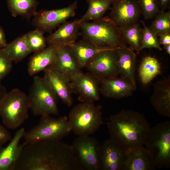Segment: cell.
Masks as SVG:
<instances>
[{
  "label": "cell",
  "instance_id": "obj_11",
  "mask_svg": "<svg viewBox=\"0 0 170 170\" xmlns=\"http://www.w3.org/2000/svg\"><path fill=\"white\" fill-rule=\"evenodd\" d=\"M118 48L100 51L87 63L85 67L99 81L118 76L119 75L117 65Z\"/></svg>",
  "mask_w": 170,
  "mask_h": 170
},
{
  "label": "cell",
  "instance_id": "obj_16",
  "mask_svg": "<svg viewBox=\"0 0 170 170\" xmlns=\"http://www.w3.org/2000/svg\"><path fill=\"white\" fill-rule=\"evenodd\" d=\"M80 23L79 19L63 23L54 32L46 38L48 46L57 48L69 46L76 42L81 36Z\"/></svg>",
  "mask_w": 170,
  "mask_h": 170
},
{
  "label": "cell",
  "instance_id": "obj_41",
  "mask_svg": "<svg viewBox=\"0 0 170 170\" xmlns=\"http://www.w3.org/2000/svg\"><path fill=\"white\" fill-rule=\"evenodd\" d=\"M1 48H0V52H1Z\"/></svg>",
  "mask_w": 170,
  "mask_h": 170
},
{
  "label": "cell",
  "instance_id": "obj_40",
  "mask_svg": "<svg viewBox=\"0 0 170 170\" xmlns=\"http://www.w3.org/2000/svg\"><path fill=\"white\" fill-rule=\"evenodd\" d=\"M163 48L167 53L170 54V44L163 45Z\"/></svg>",
  "mask_w": 170,
  "mask_h": 170
},
{
  "label": "cell",
  "instance_id": "obj_28",
  "mask_svg": "<svg viewBox=\"0 0 170 170\" xmlns=\"http://www.w3.org/2000/svg\"><path fill=\"white\" fill-rule=\"evenodd\" d=\"M122 37L126 44L139 54L140 51L143 29L137 22L127 26L120 27Z\"/></svg>",
  "mask_w": 170,
  "mask_h": 170
},
{
  "label": "cell",
  "instance_id": "obj_27",
  "mask_svg": "<svg viewBox=\"0 0 170 170\" xmlns=\"http://www.w3.org/2000/svg\"><path fill=\"white\" fill-rule=\"evenodd\" d=\"M139 72L142 83L144 85H146L161 74L160 64L154 57L150 56L145 57L141 61Z\"/></svg>",
  "mask_w": 170,
  "mask_h": 170
},
{
  "label": "cell",
  "instance_id": "obj_20",
  "mask_svg": "<svg viewBox=\"0 0 170 170\" xmlns=\"http://www.w3.org/2000/svg\"><path fill=\"white\" fill-rule=\"evenodd\" d=\"M150 101L158 114L165 117H170V78L156 82Z\"/></svg>",
  "mask_w": 170,
  "mask_h": 170
},
{
  "label": "cell",
  "instance_id": "obj_21",
  "mask_svg": "<svg viewBox=\"0 0 170 170\" xmlns=\"http://www.w3.org/2000/svg\"><path fill=\"white\" fill-rule=\"evenodd\" d=\"M117 65L120 77L136 87L135 70L136 55L129 47H121L117 49Z\"/></svg>",
  "mask_w": 170,
  "mask_h": 170
},
{
  "label": "cell",
  "instance_id": "obj_22",
  "mask_svg": "<svg viewBox=\"0 0 170 170\" xmlns=\"http://www.w3.org/2000/svg\"><path fill=\"white\" fill-rule=\"evenodd\" d=\"M52 65L66 75L71 81L82 72L68 46L58 48L55 61Z\"/></svg>",
  "mask_w": 170,
  "mask_h": 170
},
{
  "label": "cell",
  "instance_id": "obj_32",
  "mask_svg": "<svg viewBox=\"0 0 170 170\" xmlns=\"http://www.w3.org/2000/svg\"><path fill=\"white\" fill-rule=\"evenodd\" d=\"M143 26V34L140 51L144 48H155L160 51L162 50L160 46L158 35L150 27H148L142 20L140 21Z\"/></svg>",
  "mask_w": 170,
  "mask_h": 170
},
{
  "label": "cell",
  "instance_id": "obj_35",
  "mask_svg": "<svg viewBox=\"0 0 170 170\" xmlns=\"http://www.w3.org/2000/svg\"><path fill=\"white\" fill-rule=\"evenodd\" d=\"M11 139L10 133L0 123V147L10 141Z\"/></svg>",
  "mask_w": 170,
  "mask_h": 170
},
{
  "label": "cell",
  "instance_id": "obj_4",
  "mask_svg": "<svg viewBox=\"0 0 170 170\" xmlns=\"http://www.w3.org/2000/svg\"><path fill=\"white\" fill-rule=\"evenodd\" d=\"M94 102H82L74 106L68 118L71 131L79 136L90 135L103 124L102 107Z\"/></svg>",
  "mask_w": 170,
  "mask_h": 170
},
{
  "label": "cell",
  "instance_id": "obj_2",
  "mask_svg": "<svg viewBox=\"0 0 170 170\" xmlns=\"http://www.w3.org/2000/svg\"><path fill=\"white\" fill-rule=\"evenodd\" d=\"M107 124L110 137L127 149L144 145L150 128L143 114L131 110L111 115Z\"/></svg>",
  "mask_w": 170,
  "mask_h": 170
},
{
  "label": "cell",
  "instance_id": "obj_7",
  "mask_svg": "<svg viewBox=\"0 0 170 170\" xmlns=\"http://www.w3.org/2000/svg\"><path fill=\"white\" fill-rule=\"evenodd\" d=\"M30 109L36 116L57 115V97L44 78L35 76L28 95Z\"/></svg>",
  "mask_w": 170,
  "mask_h": 170
},
{
  "label": "cell",
  "instance_id": "obj_3",
  "mask_svg": "<svg viewBox=\"0 0 170 170\" xmlns=\"http://www.w3.org/2000/svg\"><path fill=\"white\" fill-rule=\"evenodd\" d=\"M80 31L83 39L98 47L111 49L127 47L120 27L109 16L82 23Z\"/></svg>",
  "mask_w": 170,
  "mask_h": 170
},
{
  "label": "cell",
  "instance_id": "obj_17",
  "mask_svg": "<svg viewBox=\"0 0 170 170\" xmlns=\"http://www.w3.org/2000/svg\"><path fill=\"white\" fill-rule=\"evenodd\" d=\"M26 131L22 128L17 131L6 147H0V170H15V165L26 144L20 142Z\"/></svg>",
  "mask_w": 170,
  "mask_h": 170
},
{
  "label": "cell",
  "instance_id": "obj_13",
  "mask_svg": "<svg viewBox=\"0 0 170 170\" xmlns=\"http://www.w3.org/2000/svg\"><path fill=\"white\" fill-rule=\"evenodd\" d=\"M109 16L119 27L137 22L141 14L139 4L136 0H115Z\"/></svg>",
  "mask_w": 170,
  "mask_h": 170
},
{
  "label": "cell",
  "instance_id": "obj_12",
  "mask_svg": "<svg viewBox=\"0 0 170 170\" xmlns=\"http://www.w3.org/2000/svg\"><path fill=\"white\" fill-rule=\"evenodd\" d=\"M128 149L110 138L100 145L99 170H123Z\"/></svg>",
  "mask_w": 170,
  "mask_h": 170
},
{
  "label": "cell",
  "instance_id": "obj_37",
  "mask_svg": "<svg viewBox=\"0 0 170 170\" xmlns=\"http://www.w3.org/2000/svg\"><path fill=\"white\" fill-rule=\"evenodd\" d=\"M159 8L161 11L164 10L170 7V0H156Z\"/></svg>",
  "mask_w": 170,
  "mask_h": 170
},
{
  "label": "cell",
  "instance_id": "obj_30",
  "mask_svg": "<svg viewBox=\"0 0 170 170\" xmlns=\"http://www.w3.org/2000/svg\"><path fill=\"white\" fill-rule=\"evenodd\" d=\"M44 33L36 29L24 35L32 52L37 53L46 48V40Z\"/></svg>",
  "mask_w": 170,
  "mask_h": 170
},
{
  "label": "cell",
  "instance_id": "obj_6",
  "mask_svg": "<svg viewBox=\"0 0 170 170\" xmlns=\"http://www.w3.org/2000/svg\"><path fill=\"white\" fill-rule=\"evenodd\" d=\"M28 95L18 88L7 92L0 104V116L4 125L10 129L20 126L29 116Z\"/></svg>",
  "mask_w": 170,
  "mask_h": 170
},
{
  "label": "cell",
  "instance_id": "obj_23",
  "mask_svg": "<svg viewBox=\"0 0 170 170\" xmlns=\"http://www.w3.org/2000/svg\"><path fill=\"white\" fill-rule=\"evenodd\" d=\"M58 48L48 46L42 50L35 53L30 58L28 64L29 74L32 76L44 71L54 62Z\"/></svg>",
  "mask_w": 170,
  "mask_h": 170
},
{
  "label": "cell",
  "instance_id": "obj_24",
  "mask_svg": "<svg viewBox=\"0 0 170 170\" xmlns=\"http://www.w3.org/2000/svg\"><path fill=\"white\" fill-rule=\"evenodd\" d=\"M68 47L81 69L85 67L87 63L97 53L109 49L98 47L83 39Z\"/></svg>",
  "mask_w": 170,
  "mask_h": 170
},
{
  "label": "cell",
  "instance_id": "obj_39",
  "mask_svg": "<svg viewBox=\"0 0 170 170\" xmlns=\"http://www.w3.org/2000/svg\"><path fill=\"white\" fill-rule=\"evenodd\" d=\"M0 81V104L6 93L7 92L5 88L2 84Z\"/></svg>",
  "mask_w": 170,
  "mask_h": 170
},
{
  "label": "cell",
  "instance_id": "obj_10",
  "mask_svg": "<svg viewBox=\"0 0 170 170\" xmlns=\"http://www.w3.org/2000/svg\"><path fill=\"white\" fill-rule=\"evenodd\" d=\"M77 8V1L68 6L52 10H43L37 12L34 16L32 24L42 32L51 33L55 28L74 17Z\"/></svg>",
  "mask_w": 170,
  "mask_h": 170
},
{
  "label": "cell",
  "instance_id": "obj_26",
  "mask_svg": "<svg viewBox=\"0 0 170 170\" xmlns=\"http://www.w3.org/2000/svg\"><path fill=\"white\" fill-rule=\"evenodd\" d=\"M87 0L88 8L85 13L79 19L80 23L102 18L107 11L111 9L110 6L115 0Z\"/></svg>",
  "mask_w": 170,
  "mask_h": 170
},
{
  "label": "cell",
  "instance_id": "obj_31",
  "mask_svg": "<svg viewBox=\"0 0 170 170\" xmlns=\"http://www.w3.org/2000/svg\"><path fill=\"white\" fill-rule=\"evenodd\" d=\"M150 28L157 35L170 33V11H161L154 17Z\"/></svg>",
  "mask_w": 170,
  "mask_h": 170
},
{
  "label": "cell",
  "instance_id": "obj_19",
  "mask_svg": "<svg viewBox=\"0 0 170 170\" xmlns=\"http://www.w3.org/2000/svg\"><path fill=\"white\" fill-rule=\"evenodd\" d=\"M155 163L144 145L128 149L123 170H154Z\"/></svg>",
  "mask_w": 170,
  "mask_h": 170
},
{
  "label": "cell",
  "instance_id": "obj_38",
  "mask_svg": "<svg viewBox=\"0 0 170 170\" xmlns=\"http://www.w3.org/2000/svg\"><path fill=\"white\" fill-rule=\"evenodd\" d=\"M7 44L4 31L0 26V48L1 49L3 48L6 46Z\"/></svg>",
  "mask_w": 170,
  "mask_h": 170
},
{
  "label": "cell",
  "instance_id": "obj_33",
  "mask_svg": "<svg viewBox=\"0 0 170 170\" xmlns=\"http://www.w3.org/2000/svg\"><path fill=\"white\" fill-rule=\"evenodd\" d=\"M139 4L141 14L145 19L154 18L161 11L156 0H137Z\"/></svg>",
  "mask_w": 170,
  "mask_h": 170
},
{
  "label": "cell",
  "instance_id": "obj_8",
  "mask_svg": "<svg viewBox=\"0 0 170 170\" xmlns=\"http://www.w3.org/2000/svg\"><path fill=\"white\" fill-rule=\"evenodd\" d=\"M50 115L41 116L39 123L25 132L23 137L25 142L28 143L43 140H60L71 132L67 116L54 118Z\"/></svg>",
  "mask_w": 170,
  "mask_h": 170
},
{
  "label": "cell",
  "instance_id": "obj_36",
  "mask_svg": "<svg viewBox=\"0 0 170 170\" xmlns=\"http://www.w3.org/2000/svg\"><path fill=\"white\" fill-rule=\"evenodd\" d=\"M159 40L160 44L163 45L170 44V33H167L159 34Z\"/></svg>",
  "mask_w": 170,
  "mask_h": 170
},
{
  "label": "cell",
  "instance_id": "obj_18",
  "mask_svg": "<svg viewBox=\"0 0 170 170\" xmlns=\"http://www.w3.org/2000/svg\"><path fill=\"white\" fill-rule=\"evenodd\" d=\"M99 81L100 93L108 98L119 99L129 97L136 89L120 76L105 78Z\"/></svg>",
  "mask_w": 170,
  "mask_h": 170
},
{
  "label": "cell",
  "instance_id": "obj_25",
  "mask_svg": "<svg viewBox=\"0 0 170 170\" xmlns=\"http://www.w3.org/2000/svg\"><path fill=\"white\" fill-rule=\"evenodd\" d=\"M7 4L13 17L20 16L30 19L37 12L38 3L36 0H7Z\"/></svg>",
  "mask_w": 170,
  "mask_h": 170
},
{
  "label": "cell",
  "instance_id": "obj_29",
  "mask_svg": "<svg viewBox=\"0 0 170 170\" xmlns=\"http://www.w3.org/2000/svg\"><path fill=\"white\" fill-rule=\"evenodd\" d=\"M2 49L13 61H20L32 52L24 35L7 44Z\"/></svg>",
  "mask_w": 170,
  "mask_h": 170
},
{
  "label": "cell",
  "instance_id": "obj_14",
  "mask_svg": "<svg viewBox=\"0 0 170 170\" xmlns=\"http://www.w3.org/2000/svg\"><path fill=\"white\" fill-rule=\"evenodd\" d=\"M43 71V77L57 97L68 106H71L73 92L70 78L52 65Z\"/></svg>",
  "mask_w": 170,
  "mask_h": 170
},
{
  "label": "cell",
  "instance_id": "obj_1",
  "mask_svg": "<svg viewBox=\"0 0 170 170\" xmlns=\"http://www.w3.org/2000/svg\"><path fill=\"white\" fill-rule=\"evenodd\" d=\"M15 170L83 169L71 145L60 140L48 139L26 142L16 163Z\"/></svg>",
  "mask_w": 170,
  "mask_h": 170
},
{
  "label": "cell",
  "instance_id": "obj_5",
  "mask_svg": "<svg viewBox=\"0 0 170 170\" xmlns=\"http://www.w3.org/2000/svg\"><path fill=\"white\" fill-rule=\"evenodd\" d=\"M144 145L151 155L156 168H169L170 121L159 123L150 128Z\"/></svg>",
  "mask_w": 170,
  "mask_h": 170
},
{
  "label": "cell",
  "instance_id": "obj_34",
  "mask_svg": "<svg viewBox=\"0 0 170 170\" xmlns=\"http://www.w3.org/2000/svg\"><path fill=\"white\" fill-rule=\"evenodd\" d=\"M13 61L2 48L0 52V81L10 72Z\"/></svg>",
  "mask_w": 170,
  "mask_h": 170
},
{
  "label": "cell",
  "instance_id": "obj_9",
  "mask_svg": "<svg viewBox=\"0 0 170 170\" xmlns=\"http://www.w3.org/2000/svg\"><path fill=\"white\" fill-rule=\"evenodd\" d=\"M100 145L90 135L78 136L71 145L83 170H99Z\"/></svg>",
  "mask_w": 170,
  "mask_h": 170
},
{
  "label": "cell",
  "instance_id": "obj_15",
  "mask_svg": "<svg viewBox=\"0 0 170 170\" xmlns=\"http://www.w3.org/2000/svg\"><path fill=\"white\" fill-rule=\"evenodd\" d=\"M73 90L79 95L81 102H94L100 99V81L90 73L79 74L71 80Z\"/></svg>",
  "mask_w": 170,
  "mask_h": 170
}]
</instances>
